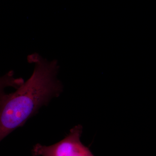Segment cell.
<instances>
[{
	"instance_id": "cell-2",
	"label": "cell",
	"mask_w": 156,
	"mask_h": 156,
	"mask_svg": "<svg viewBox=\"0 0 156 156\" xmlns=\"http://www.w3.org/2000/svg\"><path fill=\"white\" fill-rule=\"evenodd\" d=\"M83 132L80 125L71 129L69 134L57 143L50 146L38 144L34 147L33 156H94L80 140Z\"/></svg>"
},
{
	"instance_id": "cell-1",
	"label": "cell",
	"mask_w": 156,
	"mask_h": 156,
	"mask_svg": "<svg viewBox=\"0 0 156 156\" xmlns=\"http://www.w3.org/2000/svg\"><path fill=\"white\" fill-rule=\"evenodd\" d=\"M58 67L56 62L47 63L42 59L36 64L28 80L20 86L13 85L16 91L7 94L1 90V140L23 126L42 106L61 94L62 86L56 76Z\"/></svg>"
},
{
	"instance_id": "cell-3",
	"label": "cell",
	"mask_w": 156,
	"mask_h": 156,
	"mask_svg": "<svg viewBox=\"0 0 156 156\" xmlns=\"http://www.w3.org/2000/svg\"><path fill=\"white\" fill-rule=\"evenodd\" d=\"M27 61L28 63L37 64L42 60L41 56L37 53H32L27 56Z\"/></svg>"
}]
</instances>
